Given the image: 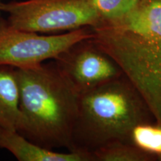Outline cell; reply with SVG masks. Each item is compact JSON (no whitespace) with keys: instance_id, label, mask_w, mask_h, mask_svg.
<instances>
[{"instance_id":"cell-1","label":"cell","mask_w":161,"mask_h":161,"mask_svg":"<svg viewBox=\"0 0 161 161\" xmlns=\"http://www.w3.org/2000/svg\"><path fill=\"white\" fill-rule=\"evenodd\" d=\"M92 38L119 66L161 125V0H137L123 17L100 20Z\"/></svg>"},{"instance_id":"cell-2","label":"cell","mask_w":161,"mask_h":161,"mask_svg":"<svg viewBox=\"0 0 161 161\" xmlns=\"http://www.w3.org/2000/svg\"><path fill=\"white\" fill-rule=\"evenodd\" d=\"M20 118L17 131L46 149H72L79 92L55 61L17 69Z\"/></svg>"},{"instance_id":"cell-3","label":"cell","mask_w":161,"mask_h":161,"mask_svg":"<svg viewBox=\"0 0 161 161\" xmlns=\"http://www.w3.org/2000/svg\"><path fill=\"white\" fill-rule=\"evenodd\" d=\"M155 122L143 97L123 75L80 92L72 152L91 154L111 141L130 142L134 127Z\"/></svg>"},{"instance_id":"cell-4","label":"cell","mask_w":161,"mask_h":161,"mask_svg":"<svg viewBox=\"0 0 161 161\" xmlns=\"http://www.w3.org/2000/svg\"><path fill=\"white\" fill-rule=\"evenodd\" d=\"M0 11L16 29L41 35L94 27L100 19L94 0L12 1L0 4Z\"/></svg>"},{"instance_id":"cell-5","label":"cell","mask_w":161,"mask_h":161,"mask_svg":"<svg viewBox=\"0 0 161 161\" xmlns=\"http://www.w3.org/2000/svg\"><path fill=\"white\" fill-rule=\"evenodd\" d=\"M93 36L92 27L43 35L16 29L0 16V65L30 69L58 57L69 46Z\"/></svg>"},{"instance_id":"cell-6","label":"cell","mask_w":161,"mask_h":161,"mask_svg":"<svg viewBox=\"0 0 161 161\" xmlns=\"http://www.w3.org/2000/svg\"><path fill=\"white\" fill-rule=\"evenodd\" d=\"M53 60L79 93L124 75L92 37L72 44Z\"/></svg>"},{"instance_id":"cell-7","label":"cell","mask_w":161,"mask_h":161,"mask_svg":"<svg viewBox=\"0 0 161 161\" xmlns=\"http://www.w3.org/2000/svg\"><path fill=\"white\" fill-rule=\"evenodd\" d=\"M0 148L8 150L19 161H92L90 154L60 153L46 149L26 139L17 130L0 127Z\"/></svg>"},{"instance_id":"cell-8","label":"cell","mask_w":161,"mask_h":161,"mask_svg":"<svg viewBox=\"0 0 161 161\" xmlns=\"http://www.w3.org/2000/svg\"><path fill=\"white\" fill-rule=\"evenodd\" d=\"M17 68L0 65V127L17 130L20 118Z\"/></svg>"},{"instance_id":"cell-9","label":"cell","mask_w":161,"mask_h":161,"mask_svg":"<svg viewBox=\"0 0 161 161\" xmlns=\"http://www.w3.org/2000/svg\"><path fill=\"white\" fill-rule=\"evenodd\" d=\"M92 161H158L130 142L114 140L92 153Z\"/></svg>"},{"instance_id":"cell-10","label":"cell","mask_w":161,"mask_h":161,"mask_svg":"<svg viewBox=\"0 0 161 161\" xmlns=\"http://www.w3.org/2000/svg\"><path fill=\"white\" fill-rule=\"evenodd\" d=\"M130 142L161 161V125L157 122L137 125L132 130Z\"/></svg>"},{"instance_id":"cell-11","label":"cell","mask_w":161,"mask_h":161,"mask_svg":"<svg viewBox=\"0 0 161 161\" xmlns=\"http://www.w3.org/2000/svg\"><path fill=\"white\" fill-rule=\"evenodd\" d=\"M137 0H94L100 20H111L123 17L128 13Z\"/></svg>"},{"instance_id":"cell-12","label":"cell","mask_w":161,"mask_h":161,"mask_svg":"<svg viewBox=\"0 0 161 161\" xmlns=\"http://www.w3.org/2000/svg\"><path fill=\"white\" fill-rule=\"evenodd\" d=\"M2 3V0H0V4H1Z\"/></svg>"}]
</instances>
